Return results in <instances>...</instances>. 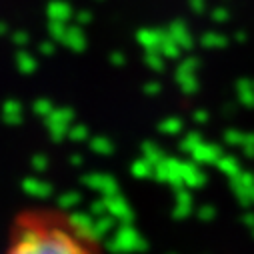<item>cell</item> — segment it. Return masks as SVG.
<instances>
[{
	"instance_id": "obj_1",
	"label": "cell",
	"mask_w": 254,
	"mask_h": 254,
	"mask_svg": "<svg viewBox=\"0 0 254 254\" xmlns=\"http://www.w3.org/2000/svg\"><path fill=\"white\" fill-rule=\"evenodd\" d=\"M0 254H110L88 224L52 206L22 208L10 220Z\"/></svg>"
}]
</instances>
